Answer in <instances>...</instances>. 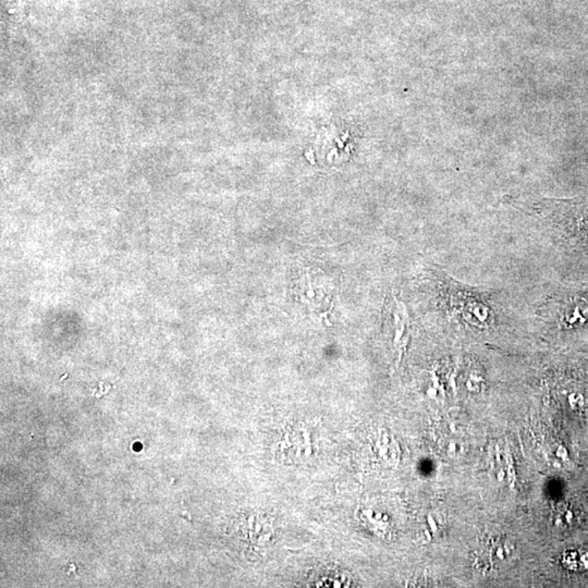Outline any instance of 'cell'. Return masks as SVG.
<instances>
[{
	"instance_id": "cell-4",
	"label": "cell",
	"mask_w": 588,
	"mask_h": 588,
	"mask_svg": "<svg viewBox=\"0 0 588 588\" xmlns=\"http://www.w3.org/2000/svg\"><path fill=\"white\" fill-rule=\"evenodd\" d=\"M563 563L567 569L574 571L588 569V548H577L567 551L563 557Z\"/></svg>"
},
{
	"instance_id": "cell-3",
	"label": "cell",
	"mask_w": 588,
	"mask_h": 588,
	"mask_svg": "<svg viewBox=\"0 0 588 588\" xmlns=\"http://www.w3.org/2000/svg\"><path fill=\"white\" fill-rule=\"evenodd\" d=\"M567 406L572 409L585 408L588 404V387L584 384H571L563 389Z\"/></svg>"
},
{
	"instance_id": "cell-2",
	"label": "cell",
	"mask_w": 588,
	"mask_h": 588,
	"mask_svg": "<svg viewBox=\"0 0 588 588\" xmlns=\"http://www.w3.org/2000/svg\"><path fill=\"white\" fill-rule=\"evenodd\" d=\"M560 322L567 326H582L588 322V301L585 299L575 300L562 308L560 312Z\"/></svg>"
},
{
	"instance_id": "cell-1",
	"label": "cell",
	"mask_w": 588,
	"mask_h": 588,
	"mask_svg": "<svg viewBox=\"0 0 588 588\" xmlns=\"http://www.w3.org/2000/svg\"><path fill=\"white\" fill-rule=\"evenodd\" d=\"M389 318L394 332V347L401 357L410 337L411 320L406 305L396 298L389 306Z\"/></svg>"
},
{
	"instance_id": "cell-5",
	"label": "cell",
	"mask_w": 588,
	"mask_h": 588,
	"mask_svg": "<svg viewBox=\"0 0 588 588\" xmlns=\"http://www.w3.org/2000/svg\"><path fill=\"white\" fill-rule=\"evenodd\" d=\"M512 547L508 545L505 540H498V542H493L489 546L490 549V560L491 563H503L505 562L507 559L511 557Z\"/></svg>"
}]
</instances>
